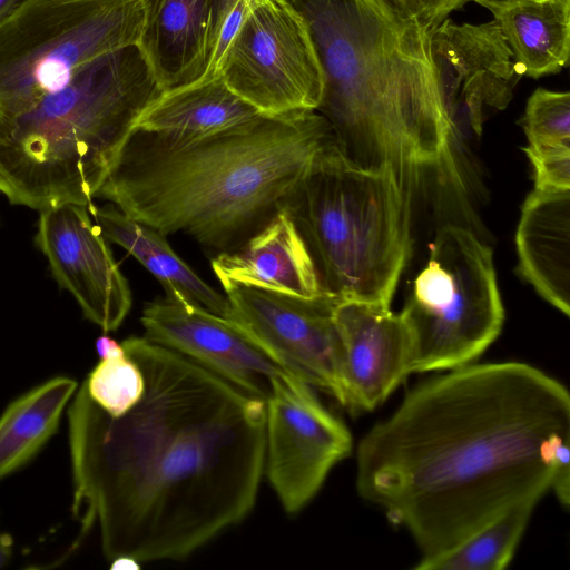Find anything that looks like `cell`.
<instances>
[{
	"instance_id": "obj_1",
	"label": "cell",
	"mask_w": 570,
	"mask_h": 570,
	"mask_svg": "<svg viewBox=\"0 0 570 570\" xmlns=\"http://www.w3.org/2000/svg\"><path fill=\"white\" fill-rule=\"evenodd\" d=\"M141 383L117 413L81 384L68 406L78 537L97 527L110 561L185 558L254 508L265 466L266 402L184 355L121 342Z\"/></svg>"
},
{
	"instance_id": "obj_2",
	"label": "cell",
	"mask_w": 570,
	"mask_h": 570,
	"mask_svg": "<svg viewBox=\"0 0 570 570\" xmlns=\"http://www.w3.org/2000/svg\"><path fill=\"white\" fill-rule=\"evenodd\" d=\"M570 395L521 362L469 364L420 384L356 450V490L422 557L550 490Z\"/></svg>"
},
{
	"instance_id": "obj_3",
	"label": "cell",
	"mask_w": 570,
	"mask_h": 570,
	"mask_svg": "<svg viewBox=\"0 0 570 570\" xmlns=\"http://www.w3.org/2000/svg\"><path fill=\"white\" fill-rule=\"evenodd\" d=\"M334 141L316 110L261 114L194 140L135 128L96 198L165 237L184 233L204 247L228 252L284 209Z\"/></svg>"
},
{
	"instance_id": "obj_4",
	"label": "cell",
	"mask_w": 570,
	"mask_h": 570,
	"mask_svg": "<svg viewBox=\"0 0 570 570\" xmlns=\"http://www.w3.org/2000/svg\"><path fill=\"white\" fill-rule=\"evenodd\" d=\"M304 18L324 86L316 109L342 154L411 190L444 160L455 131L444 111L429 32L383 0H289Z\"/></svg>"
},
{
	"instance_id": "obj_5",
	"label": "cell",
	"mask_w": 570,
	"mask_h": 570,
	"mask_svg": "<svg viewBox=\"0 0 570 570\" xmlns=\"http://www.w3.org/2000/svg\"><path fill=\"white\" fill-rule=\"evenodd\" d=\"M163 92L138 43L78 67L0 142L9 202L37 210L91 204L137 120Z\"/></svg>"
},
{
	"instance_id": "obj_6",
	"label": "cell",
	"mask_w": 570,
	"mask_h": 570,
	"mask_svg": "<svg viewBox=\"0 0 570 570\" xmlns=\"http://www.w3.org/2000/svg\"><path fill=\"white\" fill-rule=\"evenodd\" d=\"M283 210L303 236L325 293L390 305L412 248L410 189L391 174L358 168L334 141Z\"/></svg>"
},
{
	"instance_id": "obj_7",
	"label": "cell",
	"mask_w": 570,
	"mask_h": 570,
	"mask_svg": "<svg viewBox=\"0 0 570 570\" xmlns=\"http://www.w3.org/2000/svg\"><path fill=\"white\" fill-rule=\"evenodd\" d=\"M142 0H23L0 21V142L75 70L138 43Z\"/></svg>"
},
{
	"instance_id": "obj_8",
	"label": "cell",
	"mask_w": 570,
	"mask_h": 570,
	"mask_svg": "<svg viewBox=\"0 0 570 570\" xmlns=\"http://www.w3.org/2000/svg\"><path fill=\"white\" fill-rule=\"evenodd\" d=\"M400 314L411 338V374L471 364L504 321L491 248L468 228L441 227Z\"/></svg>"
},
{
	"instance_id": "obj_9",
	"label": "cell",
	"mask_w": 570,
	"mask_h": 570,
	"mask_svg": "<svg viewBox=\"0 0 570 570\" xmlns=\"http://www.w3.org/2000/svg\"><path fill=\"white\" fill-rule=\"evenodd\" d=\"M265 115L316 110L322 67L302 14L289 0H261L246 14L214 77Z\"/></svg>"
},
{
	"instance_id": "obj_10",
	"label": "cell",
	"mask_w": 570,
	"mask_h": 570,
	"mask_svg": "<svg viewBox=\"0 0 570 570\" xmlns=\"http://www.w3.org/2000/svg\"><path fill=\"white\" fill-rule=\"evenodd\" d=\"M228 303L224 320L268 356L312 387L340 400V338L334 309L340 298L279 294L220 283Z\"/></svg>"
},
{
	"instance_id": "obj_11",
	"label": "cell",
	"mask_w": 570,
	"mask_h": 570,
	"mask_svg": "<svg viewBox=\"0 0 570 570\" xmlns=\"http://www.w3.org/2000/svg\"><path fill=\"white\" fill-rule=\"evenodd\" d=\"M265 402L264 471L283 509L296 513L351 454L352 435L312 386L293 374L273 377Z\"/></svg>"
},
{
	"instance_id": "obj_12",
	"label": "cell",
	"mask_w": 570,
	"mask_h": 570,
	"mask_svg": "<svg viewBox=\"0 0 570 570\" xmlns=\"http://www.w3.org/2000/svg\"><path fill=\"white\" fill-rule=\"evenodd\" d=\"M428 32L438 91L455 134L468 127L480 135L488 111L509 105L522 76L502 33L493 20L449 18Z\"/></svg>"
},
{
	"instance_id": "obj_13",
	"label": "cell",
	"mask_w": 570,
	"mask_h": 570,
	"mask_svg": "<svg viewBox=\"0 0 570 570\" xmlns=\"http://www.w3.org/2000/svg\"><path fill=\"white\" fill-rule=\"evenodd\" d=\"M88 207L62 204L40 210L36 244L58 285L68 291L83 315L105 333L117 330L132 298L99 226Z\"/></svg>"
},
{
	"instance_id": "obj_14",
	"label": "cell",
	"mask_w": 570,
	"mask_h": 570,
	"mask_svg": "<svg viewBox=\"0 0 570 570\" xmlns=\"http://www.w3.org/2000/svg\"><path fill=\"white\" fill-rule=\"evenodd\" d=\"M340 338V400L350 412H368L409 375L411 338L390 305L341 299L334 309Z\"/></svg>"
},
{
	"instance_id": "obj_15",
	"label": "cell",
	"mask_w": 570,
	"mask_h": 570,
	"mask_svg": "<svg viewBox=\"0 0 570 570\" xmlns=\"http://www.w3.org/2000/svg\"><path fill=\"white\" fill-rule=\"evenodd\" d=\"M144 336L266 401L275 376L292 374L223 318L167 296L148 302Z\"/></svg>"
},
{
	"instance_id": "obj_16",
	"label": "cell",
	"mask_w": 570,
	"mask_h": 570,
	"mask_svg": "<svg viewBox=\"0 0 570 570\" xmlns=\"http://www.w3.org/2000/svg\"><path fill=\"white\" fill-rule=\"evenodd\" d=\"M236 0H142L138 45L164 91L202 80Z\"/></svg>"
},
{
	"instance_id": "obj_17",
	"label": "cell",
	"mask_w": 570,
	"mask_h": 570,
	"mask_svg": "<svg viewBox=\"0 0 570 570\" xmlns=\"http://www.w3.org/2000/svg\"><path fill=\"white\" fill-rule=\"evenodd\" d=\"M210 265L219 283L303 298L325 293L307 245L285 210L239 247L218 253Z\"/></svg>"
},
{
	"instance_id": "obj_18",
	"label": "cell",
	"mask_w": 570,
	"mask_h": 570,
	"mask_svg": "<svg viewBox=\"0 0 570 570\" xmlns=\"http://www.w3.org/2000/svg\"><path fill=\"white\" fill-rule=\"evenodd\" d=\"M520 274L539 295L570 314V189L527 197L515 234Z\"/></svg>"
},
{
	"instance_id": "obj_19",
	"label": "cell",
	"mask_w": 570,
	"mask_h": 570,
	"mask_svg": "<svg viewBox=\"0 0 570 570\" xmlns=\"http://www.w3.org/2000/svg\"><path fill=\"white\" fill-rule=\"evenodd\" d=\"M88 210L106 239L119 245L135 257L165 289V296L186 308L203 309L223 320L228 312L225 295L199 277L169 246L166 237L127 216L115 205Z\"/></svg>"
},
{
	"instance_id": "obj_20",
	"label": "cell",
	"mask_w": 570,
	"mask_h": 570,
	"mask_svg": "<svg viewBox=\"0 0 570 570\" xmlns=\"http://www.w3.org/2000/svg\"><path fill=\"white\" fill-rule=\"evenodd\" d=\"M481 6L492 13L521 75L537 79L568 65L570 0H505Z\"/></svg>"
},
{
	"instance_id": "obj_21",
	"label": "cell",
	"mask_w": 570,
	"mask_h": 570,
	"mask_svg": "<svg viewBox=\"0 0 570 570\" xmlns=\"http://www.w3.org/2000/svg\"><path fill=\"white\" fill-rule=\"evenodd\" d=\"M261 114L215 76L164 91L141 114L135 128L173 140H194L240 125Z\"/></svg>"
},
{
	"instance_id": "obj_22",
	"label": "cell",
	"mask_w": 570,
	"mask_h": 570,
	"mask_svg": "<svg viewBox=\"0 0 570 570\" xmlns=\"http://www.w3.org/2000/svg\"><path fill=\"white\" fill-rule=\"evenodd\" d=\"M78 387L69 376H55L6 407L0 415V479L29 462L57 432Z\"/></svg>"
},
{
	"instance_id": "obj_23",
	"label": "cell",
	"mask_w": 570,
	"mask_h": 570,
	"mask_svg": "<svg viewBox=\"0 0 570 570\" xmlns=\"http://www.w3.org/2000/svg\"><path fill=\"white\" fill-rule=\"evenodd\" d=\"M537 503L517 505L456 546L421 558L416 570H502L511 562Z\"/></svg>"
},
{
	"instance_id": "obj_24",
	"label": "cell",
	"mask_w": 570,
	"mask_h": 570,
	"mask_svg": "<svg viewBox=\"0 0 570 570\" xmlns=\"http://www.w3.org/2000/svg\"><path fill=\"white\" fill-rule=\"evenodd\" d=\"M528 146L570 148V94L538 88L522 117Z\"/></svg>"
},
{
	"instance_id": "obj_25",
	"label": "cell",
	"mask_w": 570,
	"mask_h": 570,
	"mask_svg": "<svg viewBox=\"0 0 570 570\" xmlns=\"http://www.w3.org/2000/svg\"><path fill=\"white\" fill-rule=\"evenodd\" d=\"M534 171L537 189H570V148H523Z\"/></svg>"
},
{
	"instance_id": "obj_26",
	"label": "cell",
	"mask_w": 570,
	"mask_h": 570,
	"mask_svg": "<svg viewBox=\"0 0 570 570\" xmlns=\"http://www.w3.org/2000/svg\"><path fill=\"white\" fill-rule=\"evenodd\" d=\"M400 14L414 19L428 31L469 0H383Z\"/></svg>"
},
{
	"instance_id": "obj_27",
	"label": "cell",
	"mask_w": 570,
	"mask_h": 570,
	"mask_svg": "<svg viewBox=\"0 0 570 570\" xmlns=\"http://www.w3.org/2000/svg\"><path fill=\"white\" fill-rule=\"evenodd\" d=\"M570 440L562 441L556 449L550 490L553 491L558 501L564 508L570 502V463H569Z\"/></svg>"
},
{
	"instance_id": "obj_28",
	"label": "cell",
	"mask_w": 570,
	"mask_h": 570,
	"mask_svg": "<svg viewBox=\"0 0 570 570\" xmlns=\"http://www.w3.org/2000/svg\"><path fill=\"white\" fill-rule=\"evenodd\" d=\"M13 552V542L11 537L0 529V568L6 566L11 559Z\"/></svg>"
},
{
	"instance_id": "obj_29",
	"label": "cell",
	"mask_w": 570,
	"mask_h": 570,
	"mask_svg": "<svg viewBox=\"0 0 570 570\" xmlns=\"http://www.w3.org/2000/svg\"><path fill=\"white\" fill-rule=\"evenodd\" d=\"M23 0H0V21L11 13Z\"/></svg>"
},
{
	"instance_id": "obj_30",
	"label": "cell",
	"mask_w": 570,
	"mask_h": 570,
	"mask_svg": "<svg viewBox=\"0 0 570 570\" xmlns=\"http://www.w3.org/2000/svg\"><path fill=\"white\" fill-rule=\"evenodd\" d=\"M0 193L3 194L7 198L9 197L10 189L6 180L0 176Z\"/></svg>"
},
{
	"instance_id": "obj_31",
	"label": "cell",
	"mask_w": 570,
	"mask_h": 570,
	"mask_svg": "<svg viewBox=\"0 0 570 570\" xmlns=\"http://www.w3.org/2000/svg\"><path fill=\"white\" fill-rule=\"evenodd\" d=\"M472 1H475L479 4H482L483 2H489V1H505V0H472Z\"/></svg>"
}]
</instances>
